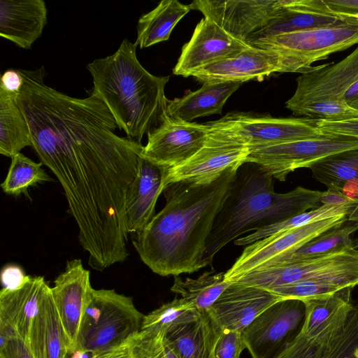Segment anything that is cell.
<instances>
[{"mask_svg":"<svg viewBox=\"0 0 358 358\" xmlns=\"http://www.w3.org/2000/svg\"><path fill=\"white\" fill-rule=\"evenodd\" d=\"M358 202L357 199H352L344 194L342 190L335 188H328L322 192L320 203L341 206Z\"/></svg>","mask_w":358,"mask_h":358,"instance_id":"f6af8a7d","label":"cell"},{"mask_svg":"<svg viewBox=\"0 0 358 358\" xmlns=\"http://www.w3.org/2000/svg\"><path fill=\"white\" fill-rule=\"evenodd\" d=\"M302 3L314 11L358 21V0H302Z\"/></svg>","mask_w":358,"mask_h":358,"instance_id":"74e56055","label":"cell"},{"mask_svg":"<svg viewBox=\"0 0 358 358\" xmlns=\"http://www.w3.org/2000/svg\"><path fill=\"white\" fill-rule=\"evenodd\" d=\"M357 148L358 138L350 136L300 140L250 148L245 163L255 164L273 179L284 182L297 169L309 168L329 155Z\"/></svg>","mask_w":358,"mask_h":358,"instance_id":"8fae6325","label":"cell"},{"mask_svg":"<svg viewBox=\"0 0 358 358\" xmlns=\"http://www.w3.org/2000/svg\"><path fill=\"white\" fill-rule=\"evenodd\" d=\"M209 129L250 148L334 136L321 131L315 119L273 117L252 113H229L220 120L207 122Z\"/></svg>","mask_w":358,"mask_h":358,"instance_id":"9c48e42d","label":"cell"},{"mask_svg":"<svg viewBox=\"0 0 358 358\" xmlns=\"http://www.w3.org/2000/svg\"><path fill=\"white\" fill-rule=\"evenodd\" d=\"M29 277L19 266L6 265L1 272L2 288L9 291L18 289L25 284Z\"/></svg>","mask_w":358,"mask_h":358,"instance_id":"b9f144b4","label":"cell"},{"mask_svg":"<svg viewBox=\"0 0 358 358\" xmlns=\"http://www.w3.org/2000/svg\"><path fill=\"white\" fill-rule=\"evenodd\" d=\"M0 358H34L28 345L18 336L0 346Z\"/></svg>","mask_w":358,"mask_h":358,"instance_id":"7bdbcfd3","label":"cell"},{"mask_svg":"<svg viewBox=\"0 0 358 358\" xmlns=\"http://www.w3.org/2000/svg\"><path fill=\"white\" fill-rule=\"evenodd\" d=\"M354 248L358 250V238L354 239Z\"/></svg>","mask_w":358,"mask_h":358,"instance_id":"816d5d0a","label":"cell"},{"mask_svg":"<svg viewBox=\"0 0 358 358\" xmlns=\"http://www.w3.org/2000/svg\"><path fill=\"white\" fill-rule=\"evenodd\" d=\"M28 348L34 358H66L71 343L48 286L30 329Z\"/></svg>","mask_w":358,"mask_h":358,"instance_id":"603a6c76","label":"cell"},{"mask_svg":"<svg viewBox=\"0 0 358 358\" xmlns=\"http://www.w3.org/2000/svg\"><path fill=\"white\" fill-rule=\"evenodd\" d=\"M315 124L323 133L358 138V118L328 121L315 119Z\"/></svg>","mask_w":358,"mask_h":358,"instance_id":"60d3db41","label":"cell"},{"mask_svg":"<svg viewBox=\"0 0 358 358\" xmlns=\"http://www.w3.org/2000/svg\"><path fill=\"white\" fill-rule=\"evenodd\" d=\"M143 317L131 297L92 288L73 348L99 355L130 343L141 331Z\"/></svg>","mask_w":358,"mask_h":358,"instance_id":"8992f818","label":"cell"},{"mask_svg":"<svg viewBox=\"0 0 358 358\" xmlns=\"http://www.w3.org/2000/svg\"><path fill=\"white\" fill-rule=\"evenodd\" d=\"M46 23L43 0L0 1V35L20 48L30 49Z\"/></svg>","mask_w":358,"mask_h":358,"instance_id":"7402d4cb","label":"cell"},{"mask_svg":"<svg viewBox=\"0 0 358 358\" xmlns=\"http://www.w3.org/2000/svg\"><path fill=\"white\" fill-rule=\"evenodd\" d=\"M94 358H134L132 341L112 350L99 354Z\"/></svg>","mask_w":358,"mask_h":358,"instance_id":"bcb514c9","label":"cell"},{"mask_svg":"<svg viewBox=\"0 0 358 358\" xmlns=\"http://www.w3.org/2000/svg\"><path fill=\"white\" fill-rule=\"evenodd\" d=\"M22 83L23 79L19 70L8 69L1 76L0 89L11 94H17Z\"/></svg>","mask_w":358,"mask_h":358,"instance_id":"ee69618b","label":"cell"},{"mask_svg":"<svg viewBox=\"0 0 358 358\" xmlns=\"http://www.w3.org/2000/svg\"><path fill=\"white\" fill-rule=\"evenodd\" d=\"M243 84L240 82L204 83L196 91L169 100L167 115L190 122L198 117L221 114L227 99Z\"/></svg>","mask_w":358,"mask_h":358,"instance_id":"cb8c5ba5","label":"cell"},{"mask_svg":"<svg viewBox=\"0 0 358 358\" xmlns=\"http://www.w3.org/2000/svg\"><path fill=\"white\" fill-rule=\"evenodd\" d=\"M357 203L358 202L341 206L322 204L315 209L300 213L282 222L266 226L244 237L238 238L234 241V243L240 246L248 245L279 232L301 227L334 217H348Z\"/></svg>","mask_w":358,"mask_h":358,"instance_id":"1f68e13d","label":"cell"},{"mask_svg":"<svg viewBox=\"0 0 358 358\" xmlns=\"http://www.w3.org/2000/svg\"><path fill=\"white\" fill-rule=\"evenodd\" d=\"M273 73H285L280 57L273 51L251 45L196 70L191 76L202 84L244 83L248 80L261 81Z\"/></svg>","mask_w":358,"mask_h":358,"instance_id":"e0dca14e","label":"cell"},{"mask_svg":"<svg viewBox=\"0 0 358 358\" xmlns=\"http://www.w3.org/2000/svg\"><path fill=\"white\" fill-rule=\"evenodd\" d=\"M41 162L36 163L21 152L11 158L6 178L1 184L7 194L29 196L28 189L39 183L54 181L42 168Z\"/></svg>","mask_w":358,"mask_h":358,"instance_id":"836d02e7","label":"cell"},{"mask_svg":"<svg viewBox=\"0 0 358 358\" xmlns=\"http://www.w3.org/2000/svg\"><path fill=\"white\" fill-rule=\"evenodd\" d=\"M225 272L205 271L197 278L174 276L171 291L192 303L200 313H207L220 294L230 285Z\"/></svg>","mask_w":358,"mask_h":358,"instance_id":"f546056e","label":"cell"},{"mask_svg":"<svg viewBox=\"0 0 358 358\" xmlns=\"http://www.w3.org/2000/svg\"><path fill=\"white\" fill-rule=\"evenodd\" d=\"M350 21L310 10L301 4V0H287L281 14L250 35L246 43L268 36L343 25Z\"/></svg>","mask_w":358,"mask_h":358,"instance_id":"484cf974","label":"cell"},{"mask_svg":"<svg viewBox=\"0 0 358 358\" xmlns=\"http://www.w3.org/2000/svg\"><path fill=\"white\" fill-rule=\"evenodd\" d=\"M250 46L204 17L196 26L189 41L182 46L173 73L191 76L196 70Z\"/></svg>","mask_w":358,"mask_h":358,"instance_id":"2e32d148","label":"cell"},{"mask_svg":"<svg viewBox=\"0 0 358 358\" xmlns=\"http://www.w3.org/2000/svg\"><path fill=\"white\" fill-rule=\"evenodd\" d=\"M280 296L259 287L233 282L207 311L220 329L242 332Z\"/></svg>","mask_w":358,"mask_h":358,"instance_id":"ac0fdd59","label":"cell"},{"mask_svg":"<svg viewBox=\"0 0 358 358\" xmlns=\"http://www.w3.org/2000/svg\"><path fill=\"white\" fill-rule=\"evenodd\" d=\"M166 170L141 155L137 175L126 196L124 214L128 234L139 233L155 215L157 199L164 191Z\"/></svg>","mask_w":358,"mask_h":358,"instance_id":"ffe728a7","label":"cell"},{"mask_svg":"<svg viewBox=\"0 0 358 358\" xmlns=\"http://www.w3.org/2000/svg\"><path fill=\"white\" fill-rule=\"evenodd\" d=\"M161 334L141 331L132 341L134 358H160Z\"/></svg>","mask_w":358,"mask_h":358,"instance_id":"ab89813d","label":"cell"},{"mask_svg":"<svg viewBox=\"0 0 358 358\" xmlns=\"http://www.w3.org/2000/svg\"><path fill=\"white\" fill-rule=\"evenodd\" d=\"M354 305H355V307L356 310H357V323H358V301H357L354 302Z\"/></svg>","mask_w":358,"mask_h":358,"instance_id":"f5cc1de1","label":"cell"},{"mask_svg":"<svg viewBox=\"0 0 358 358\" xmlns=\"http://www.w3.org/2000/svg\"><path fill=\"white\" fill-rule=\"evenodd\" d=\"M136 45L124 39L112 55L87 65L93 91L106 104L117 126L128 138L141 142L167 116L165 86L169 76H156L136 57Z\"/></svg>","mask_w":358,"mask_h":358,"instance_id":"3957f363","label":"cell"},{"mask_svg":"<svg viewBox=\"0 0 358 358\" xmlns=\"http://www.w3.org/2000/svg\"><path fill=\"white\" fill-rule=\"evenodd\" d=\"M352 287H346L335 293L303 300L306 319L302 331L310 333L317 329L338 308L352 301Z\"/></svg>","mask_w":358,"mask_h":358,"instance_id":"d590c367","label":"cell"},{"mask_svg":"<svg viewBox=\"0 0 358 358\" xmlns=\"http://www.w3.org/2000/svg\"><path fill=\"white\" fill-rule=\"evenodd\" d=\"M303 280L334 281L353 288L358 285V250L346 248L298 262L268 264L234 282L271 291Z\"/></svg>","mask_w":358,"mask_h":358,"instance_id":"ba28073f","label":"cell"},{"mask_svg":"<svg viewBox=\"0 0 358 358\" xmlns=\"http://www.w3.org/2000/svg\"><path fill=\"white\" fill-rule=\"evenodd\" d=\"M249 45L273 51L281 58L285 73H309L311 64L358 43V21L335 27L281 34L260 38Z\"/></svg>","mask_w":358,"mask_h":358,"instance_id":"52a82bcc","label":"cell"},{"mask_svg":"<svg viewBox=\"0 0 358 358\" xmlns=\"http://www.w3.org/2000/svg\"><path fill=\"white\" fill-rule=\"evenodd\" d=\"M352 305L353 301L343 304L310 333L301 330L277 358H323L332 337L344 322Z\"/></svg>","mask_w":358,"mask_h":358,"instance_id":"f1b7e54d","label":"cell"},{"mask_svg":"<svg viewBox=\"0 0 358 358\" xmlns=\"http://www.w3.org/2000/svg\"><path fill=\"white\" fill-rule=\"evenodd\" d=\"M273 185V178L255 164L245 163L238 168L206 242L207 266L212 265L220 250L243 234L320 206V191L299 186L286 193H276Z\"/></svg>","mask_w":358,"mask_h":358,"instance_id":"277c9868","label":"cell"},{"mask_svg":"<svg viewBox=\"0 0 358 358\" xmlns=\"http://www.w3.org/2000/svg\"><path fill=\"white\" fill-rule=\"evenodd\" d=\"M358 357L357 314L354 305L332 337L323 358H357Z\"/></svg>","mask_w":358,"mask_h":358,"instance_id":"8d00e7d4","label":"cell"},{"mask_svg":"<svg viewBox=\"0 0 358 358\" xmlns=\"http://www.w3.org/2000/svg\"><path fill=\"white\" fill-rule=\"evenodd\" d=\"M49 285L43 276H30L20 289L0 291V329L15 334L28 344L32 321Z\"/></svg>","mask_w":358,"mask_h":358,"instance_id":"44dd1931","label":"cell"},{"mask_svg":"<svg viewBox=\"0 0 358 358\" xmlns=\"http://www.w3.org/2000/svg\"><path fill=\"white\" fill-rule=\"evenodd\" d=\"M303 301L280 300L260 313L243 331L252 358H277L301 333L306 319Z\"/></svg>","mask_w":358,"mask_h":358,"instance_id":"30bf717a","label":"cell"},{"mask_svg":"<svg viewBox=\"0 0 358 358\" xmlns=\"http://www.w3.org/2000/svg\"><path fill=\"white\" fill-rule=\"evenodd\" d=\"M200 314L189 302L175 298L144 315L141 331L165 334L174 326L197 320Z\"/></svg>","mask_w":358,"mask_h":358,"instance_id":"e575fe53","label":"cell"},{"mask_svg":"<svg viewBox=\"0 0 358 358\" xmlns=\"http://www.w3.org/2000/svg\"><path fill=\"white\" fill-rule=\"evenodd\" d=\"M343 100L348 107L358 110V80L346 90Z\"/></svg>","mask_w":358,"mask_h":358,"instance_id":"7dc6e473","label":"cell"},{"mask_svg":"<svg viewBox=\"0 0 358 358\" xmlns=\"http://www.w3.org/2000/svg\"><path fill=\"white\" fill-rule=\"evenodd\" d=\"M357 229L358 222L347 220L342 224L317 236L295 251L268 264L294 262L343 248H355L354 239L351 238V236Z\"/></svg>","mask_w":358,"mask_h":358,"instance_id":"4dcf8cb0","label":"cell"},{"mask_svg":"<svg viewBox=\"0 0 358 358\" xmlns=\"http://www.w3.org/2000/svg\"><path fill=\"white\" fill-rule=\"evenodd\" d=\"M357 358H358V357Z\"/></svg>","mask_w":358,"mask_h":358,"instance_id":"db71d44e","label":"cell"},{"mask_svg":"<svg viewBox=\"0 0 358 358\" xmlns=\"http://www.w3.org/2000/svg\"><path fill=\"white\" fill-rule=\"evenodd\" d=\"M92 289L90 271L84 268L80 259L66 262L64 271L51 287L55 305L71 348L76 345Z\"/></svg>","mask_w":358,"mask_h":358,"instance_id":"d6986e66","label":"cell"},{"mask_svg":"<svg viewBox=\"0 0 358 358\" xmlns=\"http://www.w3.org/2000/svg\"><path fill=\"white\" fill-rule=\"evenodd\" d=\"M308 169L313 177L327 189L342 190L345 183L358 179V148L329 155Z\"/></svg>","mask_w":358,"mask_h":358,"instance_id":"d6a6232c","label":"cell"},{"mask_svg":"<svg viewBox=\"0 0 358 358\" xmlns=\"http://www.w3.org/2000/svg\"><path fill=\"white\" fill-rule=\"evenodd\" d=\"M209 134L206 124L175 120L168 115L148 134L141 155L169 169L192 157L205 144Z\"/></svg>","mask_w":358,"mask_h":358,"instance_id":"9a60e30c","label":"cell"},{"mask_svg":"<svg viewBox=\"0 0 358 358\" xmlns=\"http://www.w3.org/2000/svg\"><path fill=\"white\" fill-rule=\"evenodd\" d=\"M237 170H227L211 183L178 181L164 188L165 206L132 241L153 273L178 276L207 266L206 242Z\"/></svg>","mask_w":358,"mask_h":358,"instance_id":"7a4b0ae2","label":"cell"},{"mask_svg":"<svg viewBox=\"0 0 358 358\" xmlns=\"http://www.w3.org/2000/svg\"><path fill=\"white\" fill-rule=\"evenodd\" d=\"M220 330L208 313H201L197 320L169 329L164 337L178 358H214Z\"/></svg>","mask_w":358,"mask_h":358,"instance_id":"d4e9b609","label":"cell"},{"mask_svg":"<svg viewBox=\"0 0 358 358\" xmlns=\"http://www.w3.org/2000/svg\"><path fill=\"white\" fill-rule=\"evenodd\" d=\"M358 80V46L336 64L317 66L299 76L286 108L295 115L328 121L358 118V110L344 102L346 90Z\"/></svg>","mask_w":358,"mask_h":358,"instance_id":"5b68a950","label":"cell"},{"mask_svg":"<svg viewBox=\"0 0 358 358\" xmlns=\"http://www.w3.org/2000/svg\"><path fill=\"white\" fill-rule=\"evenodd\" d=\"M287 0H195L191 10L220 25L234 37L246 42L248 37L276 18Z\"/></svg>","mask_w":358,"mask_h":358,"instance_id":"5bb4252c","label":"cell"},{"mask_svg":"<svg viewBox=\"0 0 358 358\" xmlns=\"http://www.w3.org/2000/svg\"><path fill=\"white\" fill-rule=\"evenodd\" d=\"M190 10L189 5L178 0L160 1L156 8L139 18L135 45L144 48L167 41L173 28Z\"/></svg>","mask_w":358,"mask_h":358,"instance_id":"4316f807","label":"cell"},{"mask_svg":"<svg viewBox=\"0 0 358 358\" xmlns=\"http://www.w3.org/2000/svg\"><path fill=\"white\" fill-rule=\"evenodd\" d=\"M160 358H178L169 343L164 337H162L161 343Z\"/></svg>","mask_w":358,"mask_h":358,"instance_id":"681fc988","label":"cell"},{"mask_svg":"<svg viewBox=\"0 0 358 358\" xmlns=\"http://www.w3.org/2000/svg\"><path fill=\"white\" fill-rule=\"evenodd\" d=\"M348 217H334L274 234L248 245L225 271V280L234 282L242 275L295 251L317 236L342 224Z\"/></svg>","mask_w":358,"mask_h":358,"instance_id":"4fadbf2b","label":"cell"},{"mask_svg":"<svg viewBox=\"0 0 358 358\" xmlns=\"http://www.w3.org/2000/svg\"><path fill=\"white\" fill-rule=\"evenodd\" d=\"M250 152V147L209 129L208 138L197 152L184 163L166 170L164 189L178 181L211 183L227 170L238 169Z\"/></svg>","mask_w":358,"mask_h":358,"instance_id":"7c38bea8","label":"cell"},{"mask_svg":"<svg viewBox=\"0 0 358 358\" xmlns=\"http://www.w3.org/2000/svg\"><path fill=\"white\" fill-rule=\"evenodd\" d=\"M16 96L0 89V153L10 158L31 146L29 125Z\"/></svg>","mask_w":358,"mask_h":358,"instance_id":"83f0119b","label":"cell"},{"mask_svg":"<svg viewBox=\"0 0 358 358\" xmlns=\"http://www.w3.org/2000/svg\"><path fill=\"white\" fill-rule=\"evenodd\" d=\"M348 220L358 222V203L348 215Z\"/></svg>","mask_w":358,"mask_h":358,"instance_id":"f907efd6","label":"cell"},{"mask_svg":"<svg viewBox=\"0 0 358 358\" xmlns=\"http://www.w3.org/2000/svg\"><path fill=\"white\" fill-rule=\"evenodd\" d=\"M19 71L23 83L16 101L31 147L62 185L78 236L91 239L120 230L143 145L115 134L113 116L94 92L71 97L45 84L43 67Z\"/></svg>","mask_w":358,"mask_h":358,"instance_id":"6da1fadb","label":"cell"},{"mask_svg":"<svg viewBox=\"0 0 358 358\" xmlns=\"http://www.w3.org/2000/svg\"><path fill=\"white\" fill-rule=\"evenodd\" d=\"M96 355H97L90 351L78 348H71L68 350L66 358H94Z\"/></svg>","mask_w":358,"mask_h":358,"instance_id":"c3c4849f","label":"cell"},{"mask_svg":"<svg viewBox=\"0 0 358 358\" xmlns=\"http://www.w3.org/2000/svg\"><path fill=\"white\" fill-rule=\"evenodd\" d=\"M246 348L242 332L220 329L214 348V358H240Z\"/></svg>","mask_w":358,"mask_h":358,"instance_id":"f35d334b","label":"cell"}]
</instances>
